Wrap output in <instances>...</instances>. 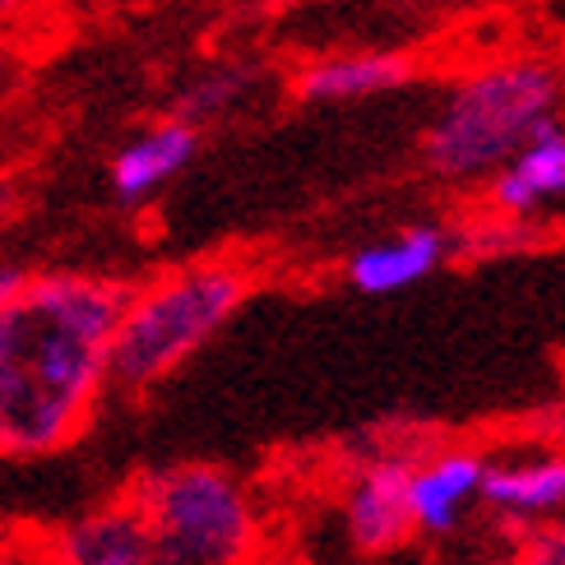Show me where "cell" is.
<instances>
[{
    "label": "cell",
    "instance_id": "6da1fadb",
    "mask_svg": "<svg viewBox=\"0 0 565 565\" xmlns=\"http://www.w3.org/2000/svg\"><path fill=\"white\" fill-rule=\"evenodd\" d=\"M126 288L93 274H38L0 306V455L42 459L75 440L107 390Z\"/></svg>",
    "mask_w": 565,
    "mask_h": 565
},
{
    "label": "cell",
    "instance_id": "7a4b0ae2",
    "mask_svg": "<svg viewBox=\"0 0 565 565\" xmlns=\"http://www.w3.org/2000/svg\"><path fill=\"white\" fill-rule=\"evenodd\" d=\"M246 274L232 265H195L130 292L111 334L107 381L149 390L218 334L246 301Z\"/></svg>",
    "mask_w": 565,
    "mask_h": 565
},
{
    "label": "cell",
    "instance_id": "3957f363",
    "mask_svg": "<svg viewBox=\"0 0 565 565\" xmlns=\"http://www.w3.org/2000/svg\"><path fill=\"white\" fill-rule=\"evenodd\" d=\"M126 501L145 514L153 565H250L260 556L250 491L214 463L153 468Z\"/></svg>",
    "mask_w": 565,
    "mask_h": 565
},
{
    "label": "cell",
    "instance_id": "277c9868",
    "mask_svg": "<svg viewBox=\"0 0 565 565\" xmlns=\"http://www.w3.org/2000/svg\"><path fill=\"white\" fill-rule=\"evenodd\" d=\"M556 75L537 61H505L468 75L427 130V162L440 177L501 172L556 111Z\"/></svg>",
    "mask_w": 565,
    "mask_h": 565
},
{
    "label": "cell",
    "instance_id": "5b68a950",
    "mask_svg": "<svg viewBox=\"0 0 565 565\" xmlns=\"http://www.w3.org/2000/svg\"><path fill=\"white\" fill-rule=\"evenodd\" d=\"M413 459H417L413 450H375L366 463H358L343 497V529L358 552L385 556L413 537V514H408Z\"/></svg>",
    "mask_w": 565,
    "mask_h": 565
},
{
    "label": "cell",
    "instance_id": "8992f818",
    "mask_svg": "<svg viewBox=\"0 0 565 565\" xmlns=\"http://www.w3.org/2000/svg\"><path fill=\"white\" fill-rule=\"evenodd\" d=\"M478 505L510 537L565 520V450H533L520 459H487Z\"/></svg>",
    "mask_w": 565,
    "mask_h": 565
},
{
    "label": "cell",
    "instance_id": "52a82bcc",
    "mask_svg": "<svg viewBox=\"0 0 565 565\" xmlns=\"http://www.w3.org/2000/svg\"><path fill=\"white\" fill-rule=\"evenodd\" d=\"M29 556L33 565H153V543L145 514L121 497L61 524Z\"/></svg>",
    "mask_w": 565,
    "mask_h": 565
},
{
    "label": "cell",
    "instance_id": "ba28073f",
    "mask_svg": "<svg viewBox=\"0 0 565 565\" xmlns=\"http://www.w3.org/2000/svg\"><path fill=\"white\" fill-rule=\"evenodd\" d=\"M487 459L473 450H431L413 459L408 473V514L413 533L450 537L463 529V520L478 510Z\"/></svg>",
    "mask_w": 565,
    "mask_h": 565
},
{
    "label": "cell",
    "instance_id": "9c48e42d",
    "mask_svg": "<svg viewBox=\"0 0 565 565\" xmlns=\"http://www.w3.org/2000/svg\"><path fill=\"white\" fill-rule=\"evenodd\" d=\"M445 250H450V242H445L440 227H408L398 232L394 242H381V246H366L348 260V282L366 297H390V292H404L413 288V282H422L427 274L440 269Z\"/></svg>",
    "mask_w": 565,
    "mask_h": 565
},
{
    "label": "cell",
    "instance_id": "30bf717a",
    "mask_svg": "<svg viewBox=\"0 0 565 565\" xmlns=\"http://www.w3.org/2000/svg\"><path fill=\"white\" fill-rule=\"evenodd\" d=\"M200 135L195 126L181 121H162L145 135H135L130 145L111 158V191L121 204H145L149 195H158L185 162L195 158Z\"/></svg>",
    "mask_w": 565,
    "mask_h": 565
},
{
    "label": "cell",
    "instance_id": "8fae6325",
    "mask_svg": "<svg viewBox=\"0 0 565 565\" xmlns=\"http://www.w3.org/2000/svg\"><path fill=\"white\" fill-rule=\"evenodd\" d=\"M565 195V130L552 121H543L533 130L529 145L514 153L505 168L497 172V185H491V200L505 214H533L543 200Z\"/></svg>",
    "mask_w": 565,
    "mask_h": 565
},
{
    "label": "cell",
    "instance_id": "7c38bea8",
    "mask_svg": "<svg viewBox=\"0 0 565 565\" xmlns=\"http://www.w3.org/2000/svg\"><path fill=\"white\" fill-rule=\"evenodd\" d=\"M413 61L394 52H362V56H334L316 61L301 70L297 93L316 103H343V98H366V93H385L408 84Z\"/></svg>",
    "mask_w": 565,
    "mask_h": 565
},
{
    "label": "cell",
    "instance_id": "4fadbf2b",
    "mask_svg": "<svg viewBox=\"0 0 565 565\" xmlns=\"http://www.w3.org/2000/svg\"><path fill=\"white\" fill-rule=\"evenodd\" d=\"M255 79H260V70L255 65H218V70H209V75L191 79L177 93V116L172 121H181V126L214 121V116H223L232 103L246 98V88Z\"/></svg>",
    "mask_w": 565,
    "mask_h": 565
},
{
    "label": "cell",
    "instance_id": "5bb4252c",
    "mask_svg": "<svg viewBox=\"0 0 565 565\" xmlns=\"http://www.w3.org/2000/svg\"><path fill=\"white\" fill-rule=\"evenodd\" d=\"M514 552H520L524 565H565V520L520 533L514 537Z\"/></svg>",
    "mask_w": 565,
    "mask_h": 565
},
{
    "label": "cell",
    "instance_id": "9a60e30c",
    "mask_svg": "<svg viewBox=\"0 0 565 565\" xmlns=\"http://www.w3.org/2000/svg\"><path fill=\"white\" fill-rule=\"evenodd\" d=\"M23 282H29V274H23L19 265H0V306H6L23 288Z\"/></svg>",
    "mask_w": 565,
    "mask_h": 565
},
{
    "label": "cell",
    "instance_id": "2e32d148",
    "mask_svg": "<svg viewBox=\"0 0 565 565\" xmlns=\"http://www.w3.org/2000/svg\"><path fill=\"white\" fill-rule=\"evenodd\" d=\"M473 565H524V561H520V552L510 547V552H491V556H478Z\"/></svg>",
    "mask_w": 565,
    "mask_h": 565
},
{
    "label": "cell",
    "instance_id": "e0dca14e",
    "mask_svg": "<svg viewBox=\"0 0 565 565\" xmlns=\"http://www.w3.org/2000/svg\"><path fill=\"white\" fill-rule=\"evenodd\" d=\"M0 565H33V556H23L19 547H10L6 537H0Z\"/></svg>",
    "mask_w": 565,
    "mask_h": 565
},
{
    "label": "cell",
    "instance_id": "ac0fdd59",
    "mask_svg": "<svg viewBox=\"0 0 565 565\" xmlns=\"http://www.w3.org/2000/svg\"><path fill=\"white\" fill-rule=\"evenodd\" d=\"M10 204H14V191H10V181L0 177V223H6V214H10Z\"/></svg>",
    "mask_w": 565,
    "mask_h": 565
},
{
    "label": "cell",
    "instance_id": "d6986e66",
    "mask_svg": "<svg viewBox=\"0 0 565 565\" xmlns=\"http://www.w3.org/2000/svg\"><path fill=\"white\" fill-rule=\"evenodd\" d=\"M250 565H297V561H288V556H255Z\"/></svg>",
    "mask_w": 565,
    "mask_h": 565
},
{
    "label": "cell",
    "instance_id": "ffe728a7",
    "mask_svg": "<svg viewBox=\"0 0 565 565\" xmlns=\"http://www.w3.org/2000/svg\"><path fill=\"white\" fill-rule=\"evenodd\" d=\"M6 10H14V0H0V14H6Z\"/></svg>",
    "mask_w": 565,
    "mask_h": 565
},
{
    "label": "cell",
    "instance_id": "44dd1931",
    "mask_svg": "<svg viewBox=\"0 0 565 565\" xmlns=\"http://www.w3.org/2000/svg\"><path fill=\"white\" fill-rule=\"evenodd\" d=\"M0 70H6V65H0Z\"/></svg>",
    "mask_w": 565,
    "mask_h": 565
}]
</instances>
